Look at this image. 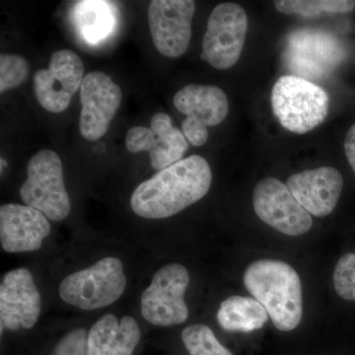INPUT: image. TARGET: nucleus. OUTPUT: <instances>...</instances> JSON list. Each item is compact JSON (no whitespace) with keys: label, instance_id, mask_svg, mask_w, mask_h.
Returning <instances> with one entry per match:
<instances>
[{"label":"nucleus","instance_id":"obj_1","mask_svg":"<svg viewBox=\"0 0 355 355\" xmlns=\"http://www.w3.org/2000/svg\"><path fill=\"white\" fill-rule=\"evenodd\" d=\"M211 182L207 161L191 155L139 184L130 198V205L142 218H168L202 200L209 193Z\"/></svg>","mask_w":355,"mask_h":355},{"label":"nucleus","instance_id":"obj_2","mask_svg":"<svg viewBox=\"0 0 355 355\" xmlns=\"http://www.w3.org/2000/svg\"><path fill=\"white\" fill-rule=\"evenodd\" d=\"M243 282L275 328L282 331L297 328L303 316L302 286L291 265L268 259L254 261L245 270Z\"/></svg>","mask_w":355,"mask_h":355},{"label":"nucleus","instance_id":"obj_3","mask_svg":"<svg viewBox=\"0 0 355 355\" xmlns=\"http://www.w3.org/2000/svg\"><path fill=\"white\" fill-rule=\"evenodd\" d=\"M273 114L289 132L303 135L321 125L330 99L323 88L295 76H282L272 91Z\"/></svg>","mask_w":355,"mask_h":355},{"label":"nucleus","instance_id":"obj_4","mask_svg":"<svg viewBox=\"0 0 355 355\" xmlns=\"http://www.w3.org/2000/svg\"><path fill=\"white\" fill-rule=\"evenodd\" d=\"M127 287L123 263L107 257L94 265L67 275L60 284V298L83 310H96L113 304Z\"/></svg>","mask_w":355,"mask_h":355},{"label":"nucleus","instance_id":"obj_5","mask_svg":"<svg viewBox=\"0 0 355 355\" xmlns=\"http://www.w3.org/2000/svg\"><path fill=\"white\" fill-rule=\"evenodd\" d=\"M19 191L26 205L51 220H64L69 216L71 203L65 189L62 162L53 151L44 149L30 159L27 179Z\"/></svg>","mask_w":355,"mask_h":355},{"label":"nucleus","instance_id":"obj_6","mask_svg":"<svg viewBox=\"0 0 355 355\" xmlns=\"http://www.w3.org/2000/svg\"><path fill=\"white\" fill-rule=\"evenodd\" d=\"M189 282L190 275L181 263H169L159 268L140 299L144 319L159 327L184 323L189 318L184 301Z\"/></svg>","mask_w":355,"mask_h":355},{"label":"nucleus","instance_id":"obj_7","mask_svg":"<svg viewBox=\"0 0 355 355\" xmlns=\"http://www.w3.org/2000/svg\"><path fill=\"white\" fill-rule=\"evenodd\" d=\"M247 30V14L241 6L236 3L218 4L207 21L202 41V60L216 69L234 67L241 57Z\"/></svg>","mask_w":355,"mask_h":355},{"label":"nucleus","instance_id":"obj_8","mask_svg":"<svg viewBox=\"0 0 355 355\" xmlns=\"http://www.w3.org/2000/svg\"><path fill=\"white\" fill-rule=\"evenodd\" d=\"M343 51L335 37L317 29H300L287 39L284 62L295 76L321 80L342 60Z\"/></svg>","mask_w":355,"mask_h":355},{"label":"nucleus","instance_id":"obj_9","mask_svg":"<svg viewBox=\"0 0 355 355\" xmlns=\"http://www.w3.org/2000/svg\"><path fill=\"white\" fill-rule=\"evenodd\" d=\"M178 111L186 114L182 128L193 146H202L209 139V127L225 120L229 111L227 96L214 85L189 84L174 96Z\"/></svg>","mask_w":355,"mask_h":355},{"label":"nucleus","instance_id":"obj_10","mask_svg":"<svg viewBox=\"0 0 355 355\" xmlns=\"http://www.w3.org/2000/svg\"><path fill=\"white\" fill-rule=\"evenodd\" d=\"M254 212L275 230L288 236L305 234L312 228L311 214L297 202L286 184L266 178L254 190Z\"/></svg>","mask_w":355,"mask_h":355},{"label":"nucleus","instance_id":"obj_11","mask_svg":"<svg viewBox=\"0 0 355 355\" xmlns=\"http://www.w3.org/2000/svg\"><path fill=\"white\" fill-rule=\"evenodd\" d=\"M83 74V60L74 51L53 53L48 69H39L34 76L35 96L39 104L51 113L65 111L81 87Z\"/></svg>","mask_w":355,"mask_h":355},{"label":"nucleus","instance_id":"obj_12","mask_svg":"<svg viewBox=\"0 0 355 355\" xmlns=\"http://www.w3.org/2000/svg\"><path fill=\"white\" fill-rule=\"evenodd\" d=\"M196 2L153 0L148 7V24L154 46L161 55L179 58L188 50Z\"/></svg>","mask_w":355,"mask_h":355},{"label":"nucleus","instance_id":"obj_13","mask_svg":"<svg viewBox=\"0 0 355 355\" xmlns=\"http://www.w3.org/2000/svg\"><path fill=\"white\" fill-rule=\"evenodd\" d=\"M123 94L111 77L100 71L84 76L80 87L79 130L83 139L94 141L106 135L120 108Z\"/></svg>","mask_w":355,"mask_h":355},{"label":"nucleus","instance_id":"obj_14","mask_svg":"<svg viewBox=\"0 0 355 355\" xmlns=\"http://www.w3.org/2000/svg\"><path fill=\"white\" fill-rule=\"evenodd\" d=\"M42 296L27 268L6 273L0 284V324L4 330L31 329L38 322Z\"/></svg>","mask_w":355,"mask_h":355},{"label":"nucleus","instance_id":"obj_15","mask_svg":"<svg viewBox=\"0 0 355 355\" xmlns=\"http://www.w3.org/2000/svg\"><path fill=\"white\" fill-rule=\"evenodd\" d=\"M125 146L132 153L147 151L154 170L161 171L182 160L188 149V142L181 130L173 125L165 113L154 114L150 128H130L125 137Z\"/></svg>","mask_w":355,"mask_h":355},{"label":"nucleus","instance_id":"obj_16","mask_svg":"<svg viewBox=\"0 0 355 355\" xmlns=\"http://www.w3.org/2000/svg\"><path fill=\"white\" fill-rule=\"evenodd\" d=\"M51 231L50 222L39 210L17 203L0 207V243L6 253L37 251Z\"/></svg>","mask_w":355,"mask_h":355},{"label":"nucleus","instance_id":"obj_17","mask_svg":"<svg viewBox=\"0 0 355 355\" xmlns=\"http://www.w3.org/2000/svg\"><path fill=\"white\" fill-rule=\"evenodd\" d=\"M287 188L310 214L329 216L336 209L342 195L343 175L333 167H321L292 175Z\"/></svg>","mask_w":355,"mask_h":355},{"label":"nucleus","instance_id":"obj_18","mask_svg":"<svg viewBox=\"0 0 355 355\" xmlns=\"http://www.w3.org/2000/svg\"><path fill=\"white\" fill-rule=\"evenodd\" d=\"M139 340L135 318L125 316L119 321L114 314H106L89 331L87 355H132Z\"/></svg>","mask_w":355,"mask_h":355},{"label":"nucleus","instance_id":"obj_19","mask_svg":"<svg viewBox=\"0 0 355 355\" xmlns=\"http://www.w3.org/2000/svg\"><path fill=\"white\" fill-rule=\"evenodd\" d=\"M268 314L254 298L230 296L221 303L217 322L223 330L249 333L259 330L268 322Z\"/></svg>","mask_w":355,"mask_h":355},{"label":"nucleus","instance_id":"obj_20","mask_svg":"<svg viewBox=\"0 0 355 355\" xmlns=\"http://www.w3.org/2000/svg\"><path fill=\"white\" fill-rule=\"evenodd\" d=\"M76 18L84 38L92 43L105 38L114 26L113 14L104 1L80 2Z\"/></svg>","mask_w":355,"mask_h":355},{"label":"nucleus","instance_id":"obj_21","mask_svg":"<svg viewBox=\"0 0 355 355\" xmlns=\"http://www.w3.org/2000/svg\"><path fill=\"white\" fill-rule=\"evenodd\" d=\"M282 13L300 14L314 17L323 13H347L355 8V1L347 0H280L275 2Z\"/></svg>","mask_w":355,"mask_h":355},{"label":"nucleus","instance_id":"obj_22","mask_svg":"<svg viewBox=\"0 0 355 355\" xmlns=\"http://www.w3.org/2000/svg\"><path fill=\"white\" fill-rule=\"evenodd\" d=\"M182 340L191 355H233L205 324L187 327L182 333Z\"/></svg>","mask_w":355,"mask_h":355},{"label":"nucleus","instance_id":"obj_23","mask_svg":"<svg viewBox=\"0 0 355 355\" xmlns=\"http://www.w3.org/2000/svg\"><path fill=\"white\" fill-rule=\"evenodd\" d=\"M29 74V64L24 58L13 53L0 55V93L18 87Z\"/></svg>","mask_w":355,"mask_h":355},{"label":"nucleus","instance_id":"obj_24","mask_svg":"<svg viewBox=\"0 0 355 355\" xmlns=\"http://www.w3.org/2000/svg\"><path fill=\"white\" fill-rule=\"evenodd\" d=\"M334 286L345 300L355 301V254H345L334 270Z\"/></svg>","mask_w":355,"mask_h":355},{"label":"nucleus","instance_id":"obj_25","mask_svg":"<svg viewBox=\"0 0 355 355\" xmlns=\"http://www.w3.org/2000/svg\"><path fill=\"white\" fill-rule=\"evenodd\" d=\"M87 340L86 331L76 329L58 343L51 355H87Z\"/></svg>","mask_w":355,"mask_h":355},{"label":"nucleus","instance_id":"obj_26","mask_svg":"<svg viewBox=\"0 0 355 355\" xmlns=\"http://www.w3.org/2000/svg\"><path fill=\"white\" fill-rule=\"evenodd\" d=\"M345 151L347 161L355 174V123L349 128L345 137Z\"/></svg>","mask_w":355,"mask_h":355}]
</instances>
